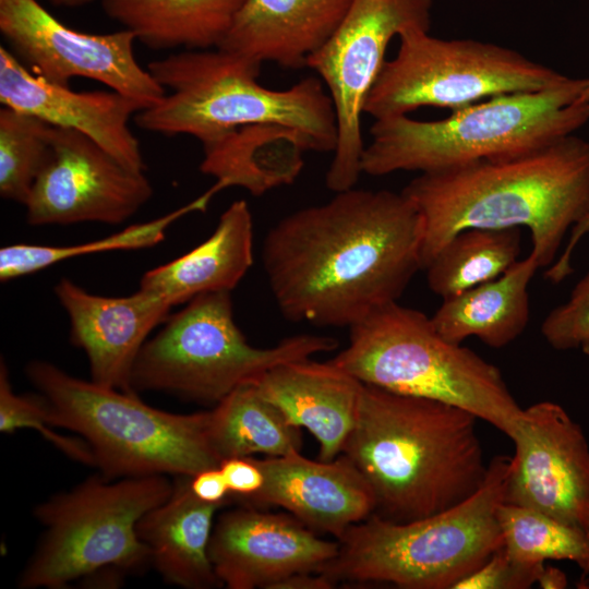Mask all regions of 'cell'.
<instances>
[{
    "label": "cell",
    "instance_id": "1",
    "mask_svg": "<svg viewBox=\"0 0 589 589\" xmlns=\"http://www.w3.org/2000/svg\"><path fill=\"white\" fill-rule=\"evenodd\" d=\"M422 217L402 192L353 187L274 225L263 265L287 320L351 327L398 300L422 269Z\"/></svg>",
    "mask_w": 589,
    "mask_h": 589
},
{
    "label": "cell",
    "instance_id": "2",
    "mask_svg": "<svg viewBox=\"0 0 589 589\" xmlns=\"http://www.w3.org/2000/svg\"><path fill=\"white\" fill-rule=\"evenodd\" d=\"M423 221L422 269L467 228H520L540 268L589 214V141L565 136L538 149L420 173L401 191Z\"/></svg>",
    "mask_w": 589,
    "mask_h": 589
},
{
    "label": "cell",
    "instance_id": "3",
    "mask_svg": "<svg viewBox=\"0 0 589 589\" xmlns=\"http://www.w3.org/2000/svg\"><path fill=\"white\" fill-rule=\"evenodd\" d=\"M478 418L443 401L363 384L342 453L370 484L374 514L407 522L454 507L484 483Z\"/></svg>",
    "mask_w": 589,
    "mask_h": 589
},
{
    "label": "cell",
    "instance_id": "4",
    "mask_svg": "<svg viewBox=\"0 0 589 589\" xmlns=\"http://www.w3.org/2000/svg\"><path fill=\"white\" fill-rule=\"evenodd\" d=\"M262 63L221 48L183 50L149 62L169 93L134 117L143 130L187 134L202 144L239 127L279 123L301 132L315 152H334L337 123L324 83L308 76L283 91L257 82Z\"/></svg>",
    "mask_w": 589,
    "mask_h": 589
},
{
    "label": "cell",
    "instance_id": "5",
    "mask_svg": "<svg viewBox=\"0 0 589 589\" xmlns=\"http://www.w3.org/2000/svg\"><path fill=\"white\" fill-rule=\"evenodd\" d=\"M587 81L568 77L548 89L490 97L436 121L374 120L361 171L375 177L433 172L549 145L589 122V103H577Z\"/></svg>",
    "mask_w": 589,
    "mask_h": 589
},
{
    "label": "cell",
    "instance_id": "6",
    "mask_svg": "<svg viewBox=\"0 0 589 589\" xmlns=\"http://www.w3.org/2000/svg\"><path fill=\"white\" fill-rule=\"evenodd\" d=\"M512 457L489 462L466 501L424 518L396 522L375 514L350 527L322 572L336 581L387 582L404 589H454L503 548L497 517Z\"/></svg>",
    "mask_w": 589,
    "mask_h": 589
},
{
    "label": "cell",
    "instance_id": "7",
    "mask_svg": "<svg viewBox=\"0 0 589 589\" xmlns=\"http://www.w3.org/2000/svg\"><path fill=\"white\" fill-rule=\"evenodd\" d=\"M349 329L329 361L363 384L460 407L506 435L524 409L497 366L446 340L419 310L395 301Z\"/></svg>",
    "mask_w": 589,
    "mask_h": 589
},
{
    "label": "cell",
    "instance_id": "8",
    "mask_svg": "<svg viewBox=\"0 0 589 589\" xmlns=\"http://www.w3.org/2000/svg\"><path fill=\"white\" fill-rule=\"evenodd\" d=\"M26 375L46 399L55 426L83 436L104 477H193L219 467L209 411L177 414L144 404L136 393L71 376L47 361Z\"/></svg>",
    "mask_w": 589,
    "mask_h": 589
},
{
    "label": "cell",
    "instance_id": "9",
    "mask_svg": "<svg viewBox=\"0 0 589 589\" xmlns=\"http://www.w3.org/2000/svg\"><path fill=\"white\" fill-rule=\"evenodd\" d=\"M146 340L131 375V389L169 393L217 405L237 388L291 361L333 351L338 340L299 334L260 348L248 342L236 324L229 291L200 294Z\"/></svg>",
    "mask_w": 589,
    "mask_h": 589
},
{
    "label": "cell",
    "instance_id": "10",
    "mask_svg": "<svg viewBox=\"0 0 589 589\" xmlns=\"http://www.w3.org/2000/svg\"><path fill=\"white\" fill-rule=\"evenodd\" d=\"M166 474L93 477L35 509L45 534L22 572V589L65 587L97 573L142 572L151 564L140 519L171 494Z\"/></svg>",
    "mask_w": 589,
    "mask_h": 589
},
{
    "label": "cell",
    "instance_id": "11",
    "mask_svg": "<svg viewBox=\"0 0 589 589\" xmlns=\"http://www.w3.org/2000/svg\"><path fill=\"white\" fill-rule=\"evenodd\" d=\"M394 59L385 61L363 113L374 120L407 116L422 107L452 111L490 97L538 92L568 76L520 52L474 39H442L410 28L399 35Z\"/></svg>",
    "mask_w": 589,
    "mask_h": 589
},
{
    "label": "cell",
    "instance_id": "12",
    "mask_svg": "<svg viewBox=\"0 0 589 589\" xmlns=\"http://www.w3.org/2000/svg\"><path fill=\"white\" fill-rule=\"evenodd\" d=\"M432 0H351L337 28L311 55L306 67L326 85L337 123V143L326 187L340 192L356 185L364 143L361 117L366 97L394 36L410 28L428 31Z\"/></svg>",
    "mask_w": 589,
    "mask_h": 589
},
{
    "label": "cell",
    "instance_id": "13",
    "mask_svg": "<svg viewBox=\"0 0 589 589\" xmlns=\"http://www.w3.org/2000/svg\"><path fill=\"white\" fill-rule=\"evenodd\" d=\"M0 33L13 55L35 75L69 86L72 79L100 82L144 109L166 89L134 55V34H88L63 24L37 0H0Z\"/></svg>",
    "mask_w": 589,
    "mask_h": 589
},
{
    "label": "cell",
    "instance_id": "14",
    "mask_svg": "<svg viewBox=\"0 0 589 589\" xmlns=\"http://www.w3.org/2000/svg\"><path fill=\"white\" fill-rule=\"evenodd\" d=\"M50 144L25 204L31 226L119 225L152 197L144 171L125 167L85 134L52 127Z\"/></svg>",
    "mask_w": 589,
    "mask_h": 589
},
{
    "label": "cell",
    "instance_id": "15",
    "mask_svg": "<svg viewBox=\"0 0 589 589\" xmlns=\"http://www.w3.org/2000/svg\"><path fill=\"white\" fill-rule=\"evenodd\" d=\"M515 445L505 503L527 507L589 532V444L556 402L522 409L507 433Z\"/></svg>",
    "mask_w": 589,
    "mask_h": 589
},
{
    "label": "cell",
    "instance_id": "16",
    "mask_svg": "<svg viewBox=\"0 0 589 589\" xmlns=\"http://www.w3.org/2000/svg\"><path fill=\"white\" fill-rule=\"evenodd\" d=\"M339 542L320 538L293 516L244 507L221 514L214 524L209 558L229 589H273L301 572H322Z\"/></svg>",
    "mask_w": 589,
    "mask_h": 589
},
{
    "label": "cell",
    "instance_id": "17",
    "mask_svg": "<svg viewBox=\"0 0 589 589\" xmlns=\"http://www.w3.org/2000/svg\"><path fill=\"white\" fill-rule=\"evenodd\" d=\"M53 290L69 316L72 344L88 359L91 381L134 393L131 375L135 360L173 305L142 288L124 297L91 293L68 278H61Z\"/></svg>",
    "mask_w": 589,
    "mask_h": 589
},
{
    "label": "cell",
    "instance_id": "18",
    "mask_svg": "<svg viewBox=\"0 0 589 589\" xmlns=\"http://www.w3.org/2000/svg\"><path fill=\"white\" fill-rule=\"evenodd\" d=\"M0 103L53 127L83 133L125 167L145 170L140 143L129 124L144 107L131 97L112 89L75 92L51 84L1 46Z\"/></svg>",
    "mask_w": 589,
    "mask_h": 589
},
{
    "label": "cell",
    "instance_id": "19",
    "mask_svg": "<svg viewBox=\"0 0 589 589\" xmlns=\"http://www.w3.org/2000/svg\"><path fill=\"white\" fill-rule=\"evenodd\" d=\"M255 460L264 484L248 503L283 507L310 529L337 540L375 512L370 484L344 454L330 461L311 460L300 452Z\"/></svg>",
    "mask_w": 589,
    "mask_h": 589
},
{
    "label": "cell",
    "instance_id": "20",
    "mask_svg": "<svg viewBox=\"0 0 589 589\" xmlns=\"http://www.w3.org/2000/svg\"><path fill=\"white\" fill-rule=\"evenodd\" d=\"M253 385L292 425L315 437L321 460L330 461L342 453L363 383L329 360L309 358L275 366Z\"/></svg>",
    "mask_w": 589,
    "mask_h": 589
},
{
    "label": "cell",
    "instance_id": "21",
    "mask_svg": "<svg viewBox=\"0 0 589 589\" xmlns=\"http://www.w3.org/2000/svg\"><path fill=\"white\" fill-rule=\"evenodd\" d=\"M351 0H244L218 48L283 68L306 67Z\"/></svg>",
    "mask_w": 589,
    "mask_h": 589
},
{
    "label": "cell",
    "instance_id": "22",
    "mask_svg": "<svg viewBox=\"0 0 589 589\" xmlns=\"http://www.w3.org/2000/svg\"><path fill=\"white\" fill-rule=\"evenodd\" d=\"M221 506L197 498L190 477L177 476L170 496L140 519L137 536L167 582L187 589L221 585L208 553L214 517Z\"/></svg>",
    "mask_w": 589,
    "mask_h": 589
},
{
    "label": "cell",
    "instance_id": "23",
    "mask_svg": "<svg viewBox=\"0 0 589 589\" xmlns=\"http://www.w3.org/2000/svg\"><path fill=\"white\" fill-rule=\"evenodd\" d=\"M253 263V220L239 200L220 215L214 232L184 255L147 271L140 288L154 291L173 306L208 292L231 291Z\"/></svg>",
    "mask_w": 589,
    "mask_h": 589
},
{
    "label": "cell",
    "instance_id": "24",
    "mask_svg": "<svg viewBox=\"0 0 589 589\" xmlns=\"http://www.w3.org/2000/svg\"><path fill=\"white\" fill-rule=\"evenodd\" d=\"M202 145L200 169L217 179L213 188L240 187L253 196L293 183L312 151L301 132L279 123L242 125Z\"/></svg>",
    "mask_w": 589,
    "mask_h": 589
},
{
    "label": "cell",
    "instance_id": "25",
    "mask_svg": "<svg viewBox=\"0 0 589 589\" xmlns=\"http://www.w3.org/2000/svg\"><path fill=\"white\" fill-rule=\"evenodd\" d=\"M539 268L530 252L500 277L443 299L431 316L433 326L455 344L474 336L491 348L507 346L527 327L528 286Z\"/></svg>",
    "mask_w": 589,
    "mask_h": 589
},
{
    "label": "cell",
    "instance_id": "26",
    "mask_svg": "<svg viewBox=\"0 0 589 589\" xmlns=\"http://www.w3.org/2000/svg\"><path fill=\"white\" fill-rule=\"evenodd\" d=\"M244 0H101L104 12L154 50L218 48Z\"/></svg>",
    "mask_w": 589,
    "mask_h": 589
},
{
    "label": "cell",
    "instance_id": "27",
    "mask_svg": "<svg viewBox=\"0 0 589 589\" xmlns=\"http://www.w3.org/2000/svg\"><path fill=\"white\" fill-rule=\"evenodd\" d=\"M209 412L211 440L220 460L256 454L279 457L300 452V429L253 384L237 388Z\"/></svg>",
    "mask_w": 589,
    "mask_h": 589
},
{
    "label": "cell",
    "instance_id": "28",
    "mask_svg": "<svg viewBox=\"0 0 589 589\" xmlns=\"http://www.w3.org/2000/svg\"><path fill=\"white\" fill-rule=\"evenodd\" d=\"M520 252V228L464 229L425 266L429 288L442 299L458 294L503 275Z\"/></svg>",
    "mask_w": 589,
    "mask_h": 589
},
{
    "label": "cell",
    "instance_id": "29",
    "mask_svg": "<svg viewBox=\"0 0 589 589\" xmlns=\"http://www.w3.org/2000/svg\"><path fill=\"white\" fill-rule=\"evenodd\" d=\"M212 195L206 191L189 204L154 220L129 226L117 233L87 243L63 247L23 242L8 244L0 249V280L24 277L81 255L156 245L164 240L166 230L173 221L189 213L205 211Z\"/></svg>",
    "mask_w": 589,
    "mask_h": 589
},
{
    "label": "cell",
    "instance_id": "30",
    "mask_svg": "<svg viewBox=\"0 0 589 589\" xmlns=\"http://www.w3.org/2000/svg\"><path fill=\"white\" fill-rule=\"evenodd\" d=\"M503 548L515 561H570L589 573V532L543 513L503 502L497 510Z\"/></svg>",
    "mask_w": 589,
    "mask_h": 589
},
{
    "label": "cell",
    "instance_id": "31",
    "mask_svg": "<svg viewBox=\"0 0 589 589\" xmlns=\"http://www.w3.org/2000/svg\"><path fill=\"white\" fill-rule=\"evenodd\" d=\"M52 127L11 107L0 109V194L20 204L28 201L51 151Z\"/></svg>",
    "mask_w": 589,
    "mask_h": 589
},
{
    "label": "cell",
    "instance_id": "32",
    "mask_svg": "<svg viewBox=\"0 0 589 589\" xmlns=\"http://www.w3.org/2000/svg\"><path fill=\"white\" fill-rule=\"evenodd\" d=\"M49 406L44 397L22 396L14 393L5 363L0 365V431L13 433L20 429H34L72 459L95 466L89 445L80 438L67 437L53 431Z\"/></svg>",
    "mask_w": 589,
    "mask_h": 589
},
{
    "label": "cell",
    "instance_id": "33",
    "mask_svg": "<svg viewBox=\"0 0 589 589\" xmlns=\"http://www.w3.org/2000/svg\"><path fill=\"white\" fill-rule=\"evenodd\" d=\"M541 334L556 350L581 349L589 356V268L568 299L545 316Z\"/></svg>",
    "mask_w": 589,
    "mask_h": 589
},
{
    "label": "cell",
    "instance_id": "34",
    "mask_svg": "<svg viewBox=\"0 0 589 589\" xmlns=\"http://www.w3.org/2000/svg\"><path fill=\"white\" fill-rule=\"evenodd\" d=\"M543 567L517 562L501 548L454 589H527L538 581Z\"/></svg>",
    "mask_w": 589,
    "mask_h": 589
},
{
    "label": "cell",
    "instance_id": "35",
    "mask_svg": "<svg viewBox=\"0 0 589 589\" xmlns=\"http://www.w3.org/2000/svg\"><path fill=\"white\" fill-rule=\"evenodd\" d=\"M230 494L245 501L264 484V474L254 457H230L219 465Z\"/></svg>",
    "mask_w": 589,
    "mask_h": 589
},
{
    "label": "cell",
    "instance_id": "36",
    "mask_svg": "<svg viewBox=\"0 0 589 589\" xmlns=\"http://www.w3.org/2000/svg\"><path fill=\"white\" fill-rule=\"evenodd\" d=\"M190 486L194 495L206 503L225 505L231 495L219 467L190 477Z\"/></svg>",
    "mask_w": 589,
    "mask_h": 589
},
{
    "label": "cell",
    "instance_id": "37",
    "mask_svg": "<svg viewBox=\"0 0 589 589\" xmlns=\"http://www.w3.org/2000/svg\"><path fill=\"white\" fill-rule=\"evenodd\" d=\"M589 235V214L570 230L567 244L561 255L546 269L544 276L553 284H558L573 273L572 257L580 240Z\"/></svg>",
    "mask_w": 589,
    "mask_h": 589
},
{
    "label": "cell",
    "instance_id": "38",
    "mask_svg": "<svg viewBox=\"0 0 589 589\" xmlns=\"http://www.w3.org/2000/svg\"><path fill=\"white\" fill-rule=\"evenodd\" d=\"M337 581L324 572H301L279 582L273 589H332Z\"/></svg>",
    "mask_w": 589,
    "mask_h": 589
},
{
    "label": "cell",
    "instance_id": "39",
    "mask_svg": "<svg viewBox=\"0 0 589 589\" xmlns=\"http://www.w3.org/2000/svg\"><path fill=\"white\" fill-rule=\"evenodd\" d=\"M537 582L543 589H562L567 587L566 575L552 566L543 567Z\"/></svg>",
    "mask_w": 589,
    "mask_h": 589
},
{
    "label": "cell",
    "instance_id": "40",
    "mask_svg": "<svg viewBox=\"0 0 589 589\" xmlns=\"http://www.w3.org/2000/svg\"><path fill=\"white\" fill-rule=\"evenodd\" d=\"M51 4L57 7L75 8L85 5L94 0H47Z\"/></svg>",
    "mask_w": 589,
    "mask_h": 589
},
{
    "label": "cell",
    "instance_id": "41",
    "mask_svg": "<svg viewBox=\"0 0 589 589\" xmlns=\"http://www.w3.org/2000/svg\"><path fill=\"white\" fill-rule=\"evenodd\" d=\"M577 103L578 104L589 103V79Z\"/></svg>",
    "mask_w": 589,
    "mask_h": 589
}]
</instances>
